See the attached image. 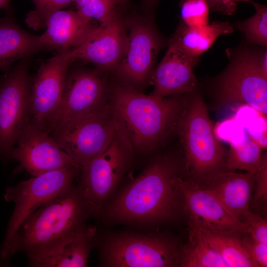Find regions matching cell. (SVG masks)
Listing matches in <instances>:
<instances>
[{
  "label": "cell",
  "instance_id": "6da1fadb",
  "mask_svg": "<svg viewBox=\"0 0 267 267\" xmlns=\"http://www.w3.org/2000/svg\"><path fill=\"white\" fill-rule=\"evenodd\" d=\"M98 216L96 207L86 198L80 184H73L24 220L7 247L0 251V261L5 263L20 252L29 262L41 260L71 241L86 228L88 220Z\"/></svg>",
  "mask_w": 267,
  "mask_h": 267
},
{
  "label": "cell",
  "instance_id": "7a4b0ae2",
  "mask_svg": "<svg viewBox=\"0 0 267 267\" xmlns=\"http://www.w3.org/2000/svg\"><path fill=\"white\" fill-rule=\"evenodd\" d=\"M181 166L173 155L155 158L104 207L99 215L111 222L140 226L173 219L182 200L171 181L180 176Z\"/></svg>",
  "mask_w": 267,
  "mask_h": 267
},
{
  "label": "cell",
  "instance_id": "3957f363",
  "mask_svg": "<svg viewBox=\"0 0 267 267\" xmlns=\"http://www.w3.org/2000/svg\"><path fill=\"white\" fill-rule=\"evenodd\" d=\"M188 96L159 98L145 95L122 82L110 95V106L119 126L133 147L150 151L163 143L176 129Z\"/></svg>",
  "mask_w": 267,
  "mask_h": 267
},
{
  "label": "cell",
  "instance_id": "277c9868",
  "mask_svg": "<svg viewBox=\"0 0 267 267\" xmlns=\"http://www.w3.org/2000/svg\"><path fill=\"white\" fill-rule=\"evenodd\" d=\"M193 92L188 96L176 133L183 148L184 167L189 178L203 185L227 170V151L215 134L202 98Z\"/></svg>",
  "mask_w": 267,
  "mask_h": 267
},
{
  "label": "cell",
  "instance_id": "5b68a950",
  "mask_svg": "<svg viewBox=\"0 0 267 267\" xmlns=\"http://www.w3.org/2000/svg\"><path fill=\"white\" fill-rule=\"evenodd\" d=\"M218 106L247 105L267 114V52L243 49L237 52L217 80Z\"/></svg>",
  "mask_w": 267,
  "mask_h": 267
},
{
  "label": "cell",
  "instance_id": "8992f818",
  "mask_svg": "<svg viewBox=\"0 0 267 267\" xmlns=\"http://www.w3.org/2000/svg\"><path fill=\"white\" fill-rule=\"evenodd\" d=\"M101 265L110 267H167L178 266L180 247L174 240L161 235L123 233L99 239Z\"/></svg>",
  "mask_w": 267,
  "mask_h": 267
},
{
  "label": "cell",
  "instance_id": "52a82bcc",
  "mask_svg": "<svg viewBox=\"0 0 267 267\" xmlns=\"http://www.w3.org/2000/svg\"><path fill=\"white\" fill-rule=\"evenodd\" d=\"M134 148L117 123L113 136L105 149L82 167L78 182L98 216L116 190L129 168Z\"/></svg>",
  "mask_w": 267,
  "mask_h": 267
},
{
  "label": "cell",
  "instance_id": "ba28073f",
  "mask_svg": "<svg viewBox=\"0 0 267 267\" xmlns=\"http://www.w3.org/2000/svg\"><path fill=\"white\" fill-rule=\"evenodd\" d=\"M81 169L79 165L67 167L32 177L6 189L4 198L13 202L14 208L0 251L7 247L20 224L31 213L73 186Z\"/></svg>",
  "mask_w": 267,
  "mask_h": 267
},
{
  "label": "cell",
  "instance_id": "9c48e42d",
  "mask_svg": "<svg viewBox=\"0 0 267 267\" xmlns=\"http://www.w3.org/2000/svg\"><path fill=\"white\" fill-rule=\"evenodd\" d=\"M116 126L110 107L96 116L61 122L52 130L49 135L82 167L107 146Z\"/></svg>",
  "mask_w": 267,
  "mask_h": 267
},
{
  "label": "cell",
  "instance_id": "30bf717a",
  "mask_svg": "<svg viewBox=\"0 0 267 267\" xmlns=\"http://www.w3.org/2000/svg\"><path fill=\"white\" fill-rule=\"evenodd\" d=\"M110 95L105 79L98 70H68L61 101L49 123L48 133L64 121L106 111L111 107Z\"/></svg>",
  "mask_w": 267,
  "mask_h": 267
},
{
  "label": "cell",
  "instance_id": "8fae6325",
  "mask_svg": "<svg viewBox=\"0 0 267 267\" xmlns=\"http://www.w3.org/2000/svg\"><path fill=\"white\" fill-rule=\"evenodd\" d=\"M29 58L20 62L0 78V158L9 159L27 122L33 79Z\"/></svg>",
  "mask_w": 267,
  "mask_h": 267
},
{
  "label": "cell",
  "instance_id": "7c38bea8",
  "mask_svg": "<svg viewBox=\"0 0 267 267\" xmlns=\"http://www.w3.org/2000/svg\"><path fill=\"white\" fill-rule=\"evenodd\" d=\"M74 61L67 50L41 65L32 80L26 124L49 134V123L60 105L67 73Z\"/></svg>",
  "mask_w": 267,
  "mask_h": 267
},
{
  "label": "cell",
  "instance_id": "4fadbf2b",
  "mask_svg": "<svg viewBox=\"0 0 267 267\" xmlns=\"http://www.w3.org/2000/svg\"><path fill=\"white\" fill-rule=\"evenodd\" d=\"M135 21L127 34L124 53L115 70L122 82L136 88L149 80L163 42L152 25Z\"/></svg>",
  "mask_w": 267,
  "mask_h": 267
},
{
  "label": "cell",
  "instance_id": "5bb4252c",
  "mask_svg": "<svg viewBox=\"0 0 267 267\" xmlns=\"http://www.w3.org/2000/svg\"><path fill=\"white\" fill-rule=\"evenodd\" d=\"M171 182L179 192L189 225L214 232L245 234L244 224L232 217L210 192L189 178L178 176Z\"/></svg>",
  "mask_w": 267,
  "mask_h": 267
},
{
  "label": "cell",
  "instance_id": "9a60e30c",
  "mask_svg": "<svg viewBox=\"0 0 267 267\" xmlns=\"http://www.w3.org/2000/svg\"><path fill=\"white\" fill-rule=\"evenodd\" d=\"M9 159L18 161L32 177L78 165L49 134L26 124Z\"/></svg>",
  "mask_w": 267,
  "mask_h": 267
},
{
  "label": "cell",
  "instance_id": "2e32d148",
  "mask_svg": "<svg viewBox=\"0 0 267 267\" xmlns=\"http://www.w3.org/2000/svg\"><path fill=\"white\" fill-rule=\"evenodd\" d=\"M199 59L182 49L172 41L149 80L153 86L150 95L159 98L194 92L197 81L194 72Z\"/></svg>",
  "mask_w": 267,
  "mask_h": 267
},
{
  "label": "cell",
  "instance_id": "e0dca14e",
  "mask_svg": "<svg viewBox=\"0 0 267 267\" xmlns=\"http://www.w3.org/2000/svg\"><path fill=\"white\" fill-rule=\"evenodd\" d=\"M127 33L116 18L104 25L94 27L78 46L69 49L75 60L91 63L102 69H116L124 53Z\"/></svg>",
  "mask_w": 267,
  "mask_h": 267
},
{
  "label": "cell",
  "instance_id": "ac0fdd59",
  "mask_svg": "<svg viewBox=\"0 0 267 267\" xmlns=\"http://www.w3.org/2000/svg\"><path fill=\"white\" fill-rule=\"evenodd\" d=\"M255 182V173L227 170L200 186L210 192L232 217L242 222L249 210Z\"/></svg>",
  "mask_w": 267,
  "mask_h": 267
},
{
  "label": "cell",
  "instance_id": "d6986e66",
  "mask_svg": "<svg viewBox=\"0 0 267 267\" xmlns=\"http://www.w3.org/2000/svg\"><path fill=\"white\" fill-rule=\"evenodd\" d=\"M90 19L78 10H63L52 13L47 18L45 32L40 36L44 49L63 51L80 45L95 27Z\"/></svg>",
  "mask_w": 267,
  "mask_h": 267
},
{
  "label": "cell",
  "instance_id": "ffe728a7",
  "mask_svg": "<svg viewBox=\"0 0 267 267\" xmlns=\"http://www.w3.org/2000/svg\"><path fill=\"white\" fill-rule=\"evenodd\" d=\"M0 19V70L4 73L12 65L44 49L40 36L22 29L15 21L11 8Z\"/></svg>",
  "mask_w": 267,
  "mask_h": 267
},
{
  "label": "cell",
  "instance_id": "44dd1931",
  "mask_svg": "<svg viewBox=\"0 0 267 267\" xmlns=\"http://www.w3.org/2000/svg\"><path fill=\"white\" fill-rule=\"evenodd\" d=\"M96 231L95 225L88 224L84 230L57 252L39 261L29 262L28 265L34 267H87Z\"/></svg>",
  "mask_w": 267,
  "mask_h": 267
},
{
  "label": "cell",
  "instance_id": "7402d4cb",
  "mask_svg": "<svg viewBox=\"0 0 267 267\" xmlns=\"http://www.w3.org/2000/svg\"><path fill=\"white\" fill-rule=\"evenodd\" d=\"M233 31L228 22H214L199 27H188L182 23L171 40L190 55L199 59L221 35Z\"/></svg>",
  "mask_w": 267,
  "mask_h": 267
},
{
  "label": "cell",
  "instance_id": "603a6c76",
  "mask_svg": "<svg viewBox=\"0 0 267 267\" xmlns=\"http://www.w3.org/2000/svg\"><path fill=\"white\" fill-rule=\"evenodd\" d=\"M196 228L204 239L221 256L228 267H259L245 247L243 233L211 231L198 226Z\"/></svg>",
  "mask_w": 267,
  "mask_h": 267
},
{
  "label": "cell",
  "instance_id": "cb8c5ba5",
  "mask_svg": "<svg viewBox=\"0 0 267 267\" xmlns=\"http://www.w3.org/2000/svg\"><path fill=\"white\" fill-rule=\"evenodd\" d=\"M189 240L180 247L178 266L182 267H228L218 253L195 228L189 227Z\"/></svg>",
  "mask_w": 267,
  "mask_h": 267
},
{
  "label": "cell",
  "instance_id": "d4e9b609",
  "mask_svg": "<svg viewBox=\"0 0 267 267\" xmlns=\"http://www.w3.org/2000/svg\"><path fill=\"white\" fill-rule=\"evenodd\" d=\"M262 146L250 136L241 143H230L227 151V170H243L248 173H255L262 159Z\"/></svg>",
  "mask_w": 267,
  "mask_h": 267
},
{
  "label": "cell",
  "instance_id": "484cf974",
  "mask_svg": "<svg viewBox=\"0 0 267 267\" xmlns=\"http://www.w3.org/2000/svg\"><path fill=\"white\" fill-rule=\"evenodd\" d=\"M252 4L255 8V14L236 23L235 26L244 34L248 42L265 46L267 44V7L254 1Z\"/></svg>",
  "mask_w": 267,
  "mask_h": 267
},
{
  "label": "cell",
  "instance_id": "4316f807",
  "mask_svg": "<svg viewBox=\"0 0 267 267\" xmlns=\"http://www.w3.org/2000/svg\"><path fill=\"white\" fill-rule=\"evenodd\" d=\"M77 10L90 19H95L100 25H106L118 17L117 0H74Z\"/></svg>",
  "mask_w": 267,
  "mask_h": 267
},
{
  "label": "cell",
  "instance_id": "83f0119b",
  "mask_svg": "<svg viewBox=\"0 0 267 267\" xmlns=\"http://www.w3.org/2000/svg\"><path fill=\"white\" fill-rule=\"evenodd\" d=\"M35 5L34 10L27 15L26 22L35 29L45 27L48 17L56 11L66 7L74 0H32Z\"/></svg>",
  "mask_w": 267,
  "mask_h": 267
},
{
  "label": "cell",
  "instance_id": "f1b7e54d",
  "mask_svg": "<svg viewBox=\"0 0 267 267\" xmlns=\"http://www.w3.org/2000/svg\"><path fill=\"white\" fill-rule=\"evenodd\" d=\"M209 7L205 0H182L180 5L181 23L191 27L208 25Z\"/></svg>",
  "mask_w": 267,
  "mask_h": 267
},
{
  "label": "cell",
  "instance_id": "f546056e",
  "mask_svg": "<svg viewBox=\"0 0 267 267\" xmlns=\"http://www.w3.org/2000/svg\"><path fill=\"white\" fill-rule=\"evenodd\" d=\"M242 222L245 225V234L256 241L267 244V222L265 219L249 210L245 213Z\"/></svg>",
  "mask_w": 267,
  "mask_h": 267
},
{
  "label": "cell",
  "instance_id": "4dcf8cb0",
  "mask_svg": "<svg viewBox=\"0 0 267 267\" xmlns=\"http://www.w3.org/2000/svg\"><path fill=\"white\" fill-rule=\"evenodd\" d=\"M255 190L252 204H257L267 199V156L263 154L258 169L255 173Z\"/></svg>",
  "mask_w": 267,
  "mask_h": 267
},
{
  "label": "cell",
  "instance_id": "1f68e13d",
  "mask_svg": "<svg viewBox=\"0 0 267 267\" xmlns=\"http://www.w3.org/2000/svg\"><path fill=\"white\" fill-rule=\"evenodd\" d=\"M242 241L259 267H266L267 266V244L256 241L246 234H244V236L242 237Z\"/></svg>",
  "mask_w": 267,
  "mask_h": 267
},
{
  "label": "cell",
  "instance_id": "d6a6232c",
  "mask_svg": "<svg viewBox=\"0 0 267 267\" xmlns=\"http://www.w3.org/2000/svg\"><path fill=\"white\" fill-rule=\"evenodd\" d=\"M213 10L225 15H231L237 8V5L232 0H205Z\"/></svg>",
  "mask_w": 267,
  "mask_h": 267
},
{
  "label": "cell",
  "instance_id": "836d02e7",
  "mask_svg": "<svg viewBox=\"0 0 267 267\" xmlns=\"http://www.w3.org/2000/svg\"><path fill=\"white\" fill-rule=\"evenodd\" d=\"M10 0H0V9H5L7 10L9 8Z\"/></svg>",
  "mask_w": 267,
  "mask_h": 267
},
{
  "label": "cell",
  "instance_id": "e575fe53",
  "mask_svg": "<svg viewBox=\"0 0 267 267\" xmlns=\"http://www.w3.org/2000/svg\"><path fill=\"white\" fill-rule=\"evenodd\" d=\"M118 3L119 4H125L129 0H117Z\"/></svg>",
  "mask_w": 267,
  "mask_h": 267
},
{
  "label": "cell",
  "instance_id": "d590c367",
  "mask_svg": "<svg viewBox=\"0 0 267 267\" xmlns=\"http://www.w3.org/2000/svg\"><path fill=\"white\" fill-rule=\"evenodd\" d=\"M232 0L234 1V2H235V1H245V2H250L251 3L253 2V1L252 0Z\"/></svg>",
  "mask_w": 267,
  "mask_h": 267
},
{
  "label": "cell",
  "instance_id": "8d00e7d4",
  "mask_svg": "<svg viewBox=\"0 0 267 267\" xmlns=\"http://www.w3.org/2000/svg\"><path fill=\"white\" fill-rule=\"evenodd\" d=\"M145 0L147 3L150 4V3H153L154 2H155L157 0Z\"/></svg>",
  "mask_w": 267,
  "mask_h": 267
},
{
  "label": "cell",
  "instance_id": "74e56055",
  "mask_svg": "<svg viewBox=\"0 0 267 267\" xmlns=\"http://www.w3.org/2000/svg\"><path fill=\"white\" fill-rule=\"evenodd\" d=\"M0 265H2V263L0 261Z\"/></svg>",
  "mask_w": 267,
  "mask_h": 267
}]
</instances>
